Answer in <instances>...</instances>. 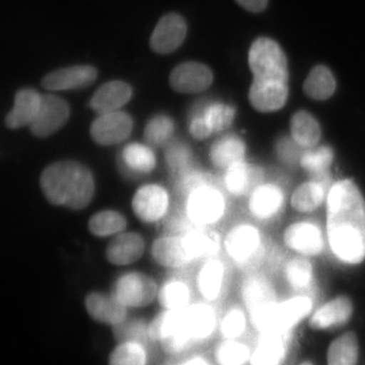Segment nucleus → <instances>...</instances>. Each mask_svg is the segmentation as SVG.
Masks as SVG:
<instances>
[{
	"mask_svg": "<svg viewBox=\"0 0 365 365\" xmlns=\"http://www.w3.org/2000/svg\"><path fill=\"white\" fill-rule=\"evenodd\" d=\"M327 237L338 260L350 265L365 259V201L351 180L335 182L327 197Z\"/></svg>",
	"mask_w": 365,
	"mask_h": 365,
	"instance_id": "1",
	"label": "nucleus"
},
{
	"mask_svg": "<svg viewBox=\"0 0 365 365\" xmlns=\"http://www.w3.org/2000/svg\"><path fill=\"white\" fill-rule=\"evenodd\" d=\"M40 182L50 203L76 210L86 208L95 194L91 170L71 160L55 163L46 168Z\"/></svg>",
	"mask_w": 365,
	"mask_h": 365,
	"instance_id": "2",
	"label": "nucleus"
},
{
	"mask_svg": "<svg viewBox=\"0 0 365 365\" xmlns=\"http://www.w3.org/2000/svg\"><path fill=\"white\" fill-rule=\"evenodd\" d=\"M249 66L254 81L288 83L287 60L280 46L269 38H259L251 46Z\"/></svg>",
	"mask_w": 365,
	"mask_h": 365,
	"instance_id": "3",
	"label": "nucleus"
},
{
	"mask_svg": "<svg viewBox=\"0 0 365 365\" xmlns=\"http://www.w3.org/2000/svg\"><path fill=\"white\" fill-rule=\"evenodd\" d=\"M313 309V302L306 297H297L277 302L256 324L259 332L287 334L307 318Z\"/></svg>",
	"mask_w": 365,
	"mask_h": 365,
	"instance_id": "4",
	"label": "nucleus"
},
{
	"mask_svg": "<svg viewBox=\"0 0 365 365\" xmlns=\"http://www.w3.org/2000/svg\"><path fill=\"white\" fill-rule=\"evenodd\" d=\"M158 294V287L153 278L145 274L132 272L117 280L112 295L127 309H140L150 306Z\"/></svg>",
	"mask_w": 365,
	"mask_h": 365,
	"instance_id": "5",
	"label": "nucleus"
},
{
	"mask_svg": "<svg viewBox=\"0 0 365 365\" xmlns=\"http://www.w3.org/2000/svg\"><path fill=\"white\" fill-rule=\"evenodd\" d=\"M225 198L222 193L207 185L192 192L187 201L189 218L199 225L217 222L225 213Z\"/></svg>",
	"mask_w": 365,
	"mask_h": 365,
	"instance_id": "6",
	"label": "nucleus"
},
{
	"mask_svg": "<svg viewBox=\"0 0 365 365\" xmlns=\"http://www.w3.org/2000/svg\"><path fill=\"white\" fill-rule=\"evenodd\" d=\"M180 327L193 343L208 339L216 328L215 309L206 304H189L180 311Z\"/></svg>",
	"mask_w": 365,
	"mask_h": 365,
	"instance_id": "7",
	"label": "nucleus"
},
{
	"mask_svg": "<svg viewBox=\"0 0 365 365\" xmlns=\"http://www.w3.org/2000/svg\"><path fill=\"white\" fill-rule=\"evenodd\" d=\"M133 127L131 117L125 112L100 115L91 126V135L101 145H115L126 140Z\"/></svg>",
	"mask_w": 365,
	"mask_h": 365,
	"instance_id": "8",
	"label": "nucleus"
},
{
	"mask_svg": "<svg viewBox=\"0 0 365 365\" xmlns=\"http://www.w3.org/2000/svg\"><path fill=\"white\" fill-rule=\"evenodd\" d=\"M242 295L253 325L277 304L272 285L260 276H254L245 281Z\"/></svg>",
	"mask_w": 365,
	"mask_h": 365,
	"instance_id": "9",
	"label": "nucleus"
},
{
	"mask_svg": "<svg viewBox=\"0 0 365 365\" xmlns=\"http://www.w3.org/2000/svg\"><path fill=\"white\" fill-rule=\"evenodd\" d=\"M69 115L68 105L62 98L42 96L40 111L30 126L31 131L40 138L52 135L67 123Z\"/></svg>",
	"mask_w": 365,
	"mask_h": 365,
	"instance_id": "10",
	"label": "nucleus"
},
{
	"mask_svg": "<svg viewBox=\"0 0 365 365\" xmlns=\"http://www.w3.org/2000/svg\"><path fill=\"white\" fill-rule=\"evenodd\" d=\"M225 244L227 254L240 264L256 260L262 252L260 232L249 225H239L230 230Z\"/></svg>",
	"mask_w": 365,
	"mask_h": 365,
	"instance_id": "11",
	"label": "nucleus"
},
{
	"mask_svg": "<svg viewBox=\"0 0 365 365\" xmlns=\"http://www.w3.org/2000/svg\"><path fill=\"white\" fill-rule=\"evenodd\" d=\"M184 19L177 14L163 16L150 38V47L158 54H170L177 50L186 38Z\"/></svg>",
	"mask_w": 365,
	"mask_h": 365,
	"instance_id": "12",
	"label": "nucleus"
},
{
	"mask_svg": "<svg viewBox=\"0 0 365 365\" xmlns=\"http://www.w3.org/2000/svg\"><path fill=\"white\" fill-rule=\"evenodd\" d=\"M169 205V196L165 190L158 185H146L136 192L132 200V208L139 220L155 222L165 215Z\"/></svg>",
	"mask_w": 365,
	"mask_h": 365,
	"instance_id": "13",
	"label": "nucleus"
},
{
	"mask_svg": "<svg viewBox=\"0 0 365 365\" xmlns=\"http://www.w3.org/2000/svg\"><path fill=\"white\" fill-rule=\"evenodd\" d=\"M212 81L210 69L197 62H187L178 66L170 76V86L181 93H201L211 86Z\"/></svg>",
	"mask_w": 365,
	"mask_h": 365,
	"instance_id": "14",
	"label": "nucleus"
},
{
	"mask_svg": "<svg viewBox=\"0 0 365 365\" xmlns=\"http://www.w3.org/2000/svg\"><path fill=\"white\" fill-rule=\"evenodd\" d=\"M284 242L288 248L304 256H317L323 252L325 239L318 225L297 222L285 230Z\"/></svg>",
	"mask_w": 365,
	"mask_h": 365,
	"instance_id": "15",
	"label": "nucleus"
},
{
	"mask_svg": "<svg viewBox=\"0 0 365 365\" xmlns=\"http://www.w3.org/2000/svg\"><path fill=\"white\" fill-rule=\"evenodd\" d=\"M85 306L93 321L113 328L121 325L127 319L128 309L118 302L113 295L93 292L86 297Z\"/></svg>",
	"mask_w": 365,
	"mask_h": 365,
	"instance_id": "16",
	"label": "nucleus"
},
{
	"mask_svg": "<svg viewBox=\"0 0 365 365\" xmlns=\"http://www.w3.org/2000/svg\"><path fill=\"white\" fill-rule=\"evenodd\" d=\"M98 72L91 66H72L50 72L42 86L50 91H69L88 88L95 83Z\"/></svg>",
	"mask_w": 365,
	"mask_h": 365,
	"instance_id": "17",
	"label": "nucleus"
},
{
	"mask_svg": "<svg viewBox=\"0 0 365 365\" xmlns=\"http://www.w3.org/2000/svg\"><path fill=\"white\" fill-rule=\"evenodd\" d=\"M288 93V83L253 81L249 91V100L257 111L272 113L284 107Z\"/></svg>",
	"mask_w": 365,
	"mask_h": 365,
	"instance_id": "18",
	"label": "nucleus"
},
{
	"mask_svg": "<svg viewBox=\"0 0 365 365\" xmlns=\"http://www.w3.org/2000/svg\"><path fill=\"white\" fill-rule=\"evenodd\" d=\"M353 304L345 295L335 297L327 302L312 316L309 326L314 330H328L345 325L351 319Z\"/></svg>",
	"mask_w": 365,
	"mask_h": 365,
	"instance_id": "19",
	"label": "nucleus"
},
{
	"mask_svg": "<svg viewBox=\"0 0 365 365\" xmlns=\"http://www.w3.org/2000/svg\"><path fill=\"white\" fill-rule=\"evenodd\" d=\"M284 204V194L274 184L257 187L250 198L249 208L257 220H268L280 212Z\"/></svg>",
	"mask_w": 365,
	"mask_h": 365,
	"instance_id": "20",
	"label": "nucleus"
},
{
	"mask_svg": "<svg viewBox=\"0 0 365 365\" xmlns=\"http://www.w3.org/2000/svg\"><path fill=\"white\" fill-rule=\"evenodd\" d=\"M130 86L115 81L101 86L91 100V108L98 114L116 112L130 101Z\"/></svg>",
	"mask_w": 365,
	"mask_h": 365,
	"instance_id": "21",
	"label": "nucleus"
},
{
	"mask_svg": "<svg viewBox=\"0 0 365 365\" xmlns=\"http://www.w3.org/2000/svg\"><path fill=\"white\" fill-rule=\"evenodd\" d=\"M42 96L34 90H21L14 98L13 110L6 115L7 128L19 129L24 126H31L40 111Z\"/></svg>",
	"mask_w": 365,
	"mask_h": 365,
	"instance_id": "22",
	"label": "nucleus"
},
{
	"mask_svg": "<svg viewBox=\"0 0 365 365\" xmlns=\"http://www.w3.org/2000/svg\"><path fill=\"white\" fill-rule=\"evenodd\" d=\"M144 252V241L140 235L127 232L117 235L106 251L108 261L114 265H129L141 258Z\"/></svg>",
	"mask_w": 365,
	"mask_h": 365,
	"instance_id": "23",
	"label": "nucleus"
},
{
	"mask_svg": "<svg viewBox=\"0 0 365 365\" xmlns=\"http://www.w3.org/2000/svg\"><path fill=\"white\" fill-rule=\"evenodd\" d=\"M151 253L165 267H182L192 261L184 237H162L153 244Z\"/></svg>",
	"mask_w": 365,
	"mask_h": 365,
	"instance_id": "24",
	"label": "nucleus"
},
{
	"mask_svg": "<svg viewBox=\"0 0 365 365\" xmlns=\"http://www.w3.org/2000/svg\"><path fill=\"white\" fill-rule=\"evenodd\" d=\"M287 334L264 333L251 355L252 365H281L287 352Z\"/></svg>",
	"mask_w": 365,
	"mask_h": 365,
	"instance_id": "25",
	"label": "nucleus"
},
{
	"mask_svg": "<svg viewBox=\"0 0 365 365\" xmlns=\"http://www.w3.org/2000/svg\"><path fill=\"white\" fill-rule=\"evenodd\" d=\"M325 175L319 176L318 179L316 178L313 181L304 182L295 190L292 198V205L295 210L312 212L324 203L330 191L327 190L328 184L324 179Z\"/></svg>",
	"mask_w": 365,
	"mask_h": 365,
	"instance_id": "26",
	"label": "nucleus"
},
{
	"mask_svg": "<svg viewBox=\"0 0 365 365\" xmlns=\"http://www.w3.org/2000/svg\"><path fill=\"white\" fill-rule=\"evenodd\" d=\"M246 144L240 137H222L213 144L210 150V160L216 168L227 170L237 163L244 162Z\"/></svg>",
	"mask_w": 365,
	"mask_h": 365,
	"instance_id": "27",
	"label": "nucleus"
},
{
	"mask_svg": "<svg viewBox=\"0 0 365 365\" xmlns=\"http://www.w3.org/2000/svg\"><path fill=\"white\" fill-rule=\"evenodd\" d=\"M290 133L295 143L302 148H314L322 136L321 126L309 112L295 113L290 121Z\"/></svg>",
	"mask_w": 365,
	"mask_h": 365,
	"instance_id": "28",
	"label": "nucleus"
},
{
	"mask_svg": "<svg viewBox=\"0 0 365 365\" xmlns=\"http://www.w3.org/2000/svg\"><path fill=\"white\" fill-rule=\"evenodd\" d=\"M225 170V187L235 196L248 193L260 179V170L245 162L237 163Z\"/></svg>",
	"mask_w": 365,
	"mask_h": 365,
	"instance_id": "29",
	"label": "nucleus"
},
{
	"mask_svg": "<svg viewBox=\"0 0 365 365\" xmlns=\"http://www.w3.org/2000/svg\"><path fill=\"white\" fill-rule=\"evenodd\" d=\"M359 343L354 332H347L331 343L327 353L328 365H357Z\"/></svg>",
	"mask_w": 365,
	"mask_h": 365,
	"instance_id": "30",
	"label": "nucleus"
},
{
	"mask_svg": "<svg viewBox=\"0 0 365 365\" xmlns=\"http://www.w3.org/2000/svg\"><path fill=\"white\" fill-rule=\"evenodd\" d=\"M336 81L328 67L318 66L309 72L304 83V91L307 97L316 101H325L335 93Z\"/></svg>",
	"mask_w": 365,
	"mask_h": 365,
	"instance_id": "31",
	"label": "nucleus"
},
{
	"mask_svg": "<svg viewBox=\"0 0 365 365\" xmlns=\"http://www.w3.org/2000/svg\"><path fill=\"white\" fill-rule=\"evenodd\" d=\"M146 344L138 341H121L112 350L108 365H148Z\"/></svg>",
	"mask_w": 365,
	"mask_h": 365,
	"instance_id": "32",
	"label": "nucleus"
},
{
	"mask_svg": "<svg viewBox=\"0 0 365 365\" xmlns=\"http://www.w3.org/2000/svg\"><path fill=\"white\" fill-rule=\"evenodd\" d=\"M225 268L220 261L210 260L199 273L198 288L201 295L207 300H215L222 292Z\"/></svg>",
	"mask_w": 365,
	"mask_h": 365,
	"instance_id": "33",
	"label": "nucleus"
},
{
	"mask_svg": "<svg viewBox=\"0 0 365 365\" xmlns=\"http://www.w3.org/2000/svg\"><path fill=\"white\" fill-rule=\"evenodd\" d=\"M192 261L215 256L220 249L217 235L205 230H195L184 237Z\"/></svg>",
	"mask_w": 365,
	"mask_h": 365,
	"instance_id": "34",
	"label": "nucleus"
},
{
	"mask_svg": "<svg viewBox=\"0 0 365 365\" xmlns=\"http://www.w3.org/2000/svg\"><path fill=\"white\" fill-rule=\"evenodd\" d=\"M122 158L129 170L141 174L151 172L157 163L153 151L148 146L140 143L127 145L122 153Z\"/></svg>",
	"mask_w": 365,
	"mask_h": 365,
	"instance_id": "35",
	"label": "nucleus"
},
{
	"mask_svg": "<svg viewBox=\"0 0 365 365\" xmlns=\"http://www.w3.org/2000/svg\"><path fill=\"white\" fill-rule=\"evenodd\" d=\"M158 299L163 309L179 311L189 306L190 290L186 283L170 280L158 290Z\"/></svg>",
	"mask_w": 365,
	"mask_h": 365,
	"instance_id": "36",
	"label": "nucleus"
},
{
	"mask_svg": "<svg viewBox=\"0 0 365 365\" xmlns=\"http://www.w3.org/2000/svg\"><path fill=\"white\" fill-rule=\"evenodd\" d=\"M126 225L123 215L116 211L107 210L93 215L88 222V228L91 234L103 237L119 234Z\"/></svg>",
	"mask_w": 365,
	"mask_h": 365,
	"instance_id": "37",
	"label": "nucleus"
},
{
	"mask_svg": "<svg viewBox=\"0 0 365 365\" xmlns=\"http://www.w3.org/2000/svg\"><path fill=\"white\" fill-rule=\"evenodd\" d=\"M334 153L328 145L319 146L307 151L300 160V165L314 177L325 175L332 165Z\"/></svg>",
	"mask_w": 365,
	"mask_h": 365,
	"instance_id": "38",
	"label": "nucleus"
},
{
	"mask_svg": "<svg viewBox=\"0 0 365 365\" xmlns=\"http://www.w3.org/2000/svg\"><path fill=\"white\" fill-rule=\"evenodd\" d=\"M175 125L170 117L157 116L151 119L144 130V139L151 146L165 145L174 134Z\"/></svg>",
	"mask_w": 365,
	"mask_h": 365,
	"instance_id": "39",
	"label": "nucleus"
},
{
	"mask_svg": "<svg viewBox=\"0 0 365 365\" xmlns=\"http://www.w3.org/2000/svg\"><path fill=\"white\" fill-rule=\"evenodd\" d=\"M215 359L220 365H244L251 359V353L246 345L225 340L216 349Z\"/></svg>",
	"mask_w": 365,
	"mask_h": 365,
	"instance_id": "40",
	"label": "nucleus"
},
{
	"mask_svg": "<svg viewBox=\"0 0 365 365\" xmlns=\"http://www.w3.org/2000/svg\"><path fill=\"white\" fill-rule=\"evenodd\" d=\"M235 111L230 106L220 104L209 105L204 111L203 119L213 132H220L230 128L234 122Z\"/></svg>",
	"mask_w": 365,
	"mask_h": 365,
	"instance_id": "41",
	"label": "nucleus"
},
{
	"mask_svg": "<svg viewBox=\"0 0 365 365\" xmlns=\"http://www.w3.org/2000/svg\"><path fill=\"white\" fill-rule=\"evenodd\" d=\"M285 276L294 289H304L313 279V266L307 259L295 258L287 264Z\"/></svg>",
	"mask_w": 365,
	"mask_h": 365,
	"instance_id": "42",
	"label": "nucleus"
},
{
	"mask_svg": "<svg viewBox=\"0 0 365 365\" xmlns=\"http://www.w3.org/2000/svg\"><path fill=\"white\" fill-rule=\"evenodd\" d=\"M165 162L173 173L186 176L192 162L191 150L181 143L170 144L165 151Z\"/></svg>",
	"mask_w": 365,
	"mask_h": 365,
	"instance_id": "43",
	"label": "nucleus"
},
{
	"mask_svg": "<svg viewBox=\"0 0 365 365\" xmlns=\"http://www.w3.org/2000/svg\"><path fill=\"white\" fill-rule=\"evenodd\" d=\"M115 336L121 341H138L144 344L150 341L148 335V324L143 321H125L121 325L114 327Z\"/></svg>",
	"mask_w": 365,
	"mask_h": 365,
	"instance_id": "44",
	"label": "nucleus"
},
{
	"mask_svg": "<svg viewBox=\"0 0 365 365\" xmlns=\"http://www.w3.org/2000/svg\"><path fill=\"white\" fill-rule=\"evenodd\" d=\"M246 329V317L242 311L234 309L228 312L220 324V332L225 340H235Z\"/></svg>",
	"mask_w": 365,
	"mask_h": 365,
	"instance_id": "45",
	"label": "nucleus"
},
{
	"mask_svg": "<svg viewBox=\"0 0 365 365\" xmlns=\"http://www.w3.org/2000/svg\"><path fill=\"white\" fill-rule=\"evenodd\" d=\"M190 132H191L192 136L197 139L207 138L212 133L210 127L208 126L202 117L196 118L195 120H193L191 126H190Z\"/></svg>",
	"mask_w": 365,
	"mask_h": 365,
	"instance_id": "46",
	"label": "nucleus"
},
{
	"mask_svg": "<svg viewBox=\"0 0 365 365\" xmlns=\"http://www.w3.org/2000/svg\"><path fill=\"white\" fill-rule=\"evenodd\" d=\"M235 1L252 13H261L268 4V0H235Z\"/></svg>",
	"mask_w": 365,
	"mask_h": 365,
	"instance_id": "47",
	"label": "nucleus"
},
{
	"mask_svg": "<svg viewBox=\"0 0 365 365\" xmlns=\"http://www.w3.org/2000/svg\"><path fill=\"white\" fill-rule=\"evenodd\" d=\"M179 365H210L207 360L201 356H193L191 359L184 360L181 364Z\"/></svg>",
	"mask_w": 365,
	"mask_h": 365,
	"instance_id": "48",
	"label": "nucleus"
},
{
	"mask_svg": "<svg viewBox=\"0 0 365 365\" xmlns=\"http://www.w3.org/2000/svg\"><path fill=\"white\" fill-rule=\"evenodd\" d=\"M299 365H313V364H312V362H309V361H304V362H302V364H299Z\"/></svg>",
	"mask_w": 365,
	"mask_h": 365,
	"instance_id": "49",
	"label": "nucleus"
}]
</instances>
